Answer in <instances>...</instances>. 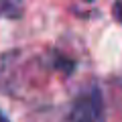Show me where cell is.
Masks as SVG:
<instances>
[{
	"instance_id": "obj_4",
	"label": "cell",
	"mask_w": 122,
	"mask_h": 122,
	"mask_svg": "<svg viewBox=\"0 0 122 122\" xmlns=\"http://www.w3.org/2000/svg\"><path fill=\"white\" fill-rule=\"evenodd\" d=\"M0 122H10V120H8V118H6V116H4L2 112H0Z\"/></svg>"
},
{
	"instance_id": "obj_2",
	"label": "cell",
	"mask_w": 122,
	"mask_h": 122,
	"mask_svg": "<svg viewBox=\"0 0 122 122\" xmlns=\"http://www.w3.org/2000/svg\"><path fill=\"white\" fill-rule=\"evenodd\" d=\"M25 0H0V18H10L16 20L22 16Z\"/></svg>"
},
{
	"instance_id": "obj_3",
	"label": "cell",
	"mask_w": 122,
	"mask_h": 122,
	"mask_svg": "<svg viewBox=\"0 0 122 122\" xmlns=\"http://www.w3.org/2000/svg\"><path fill=\"white\" fill-rule=\"evenodd\" d=\"M112 16H114V20H118L122 25V0H116L114 2V6H112Z\"/></svg>"
},
{
	"instance_id": "obj_1",
	"label": "cell",
	"mask_w": 122,
	"mask_h": 122,
	"mask_svg": "<svg viewBox=\"0 0 122 122\" xmlns=\"http://www.w3.org/2000/svg\"><path fill=\"white\" fill-rule=\"evenodd\" d=\"M65 122H106L104 116V100L98 86H90L79 92L71 104Z\"/></svg>"
}]
</instances>
